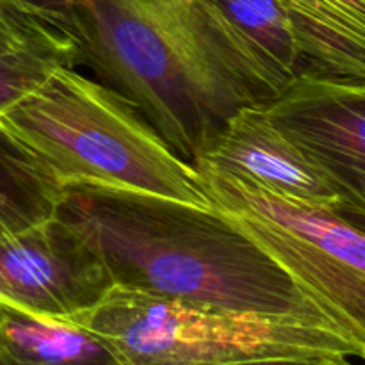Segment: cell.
Listing matches in <instances>:
<instances>
[{"instance_id":"cell-1","label":"cell","mask_w":365,"mask_h":365,"mask_svg":"<svg viewBox=\"0 0 365 365\" xmlns=\"http://www.w3.org/2000/svg\"><path fill=\"white\" fill-rule=\"evenodd\" d=\"M75 64L195 163L228 120L282 88L209 0H71Z\"/></svg>"},{"instance_id":"cell-2","label":"cell","mask_w":365,"mask_h":365,"mask_svg":"<svg viewBox=\"0 0 365 365\" xmlns=\"http://www.w3.org/2000/svg\"><path fill=\"white\" fill-rule=\"evenodd\" d=\"M56 214L96 250L114 285L228 312L287 317L349 335L214 207L107 185L68 184Z\"/></svg>"},{"instance_id":"cell-3","label":"cell","mask_w":365,"mask_h":365,"mask_svg":"<svg viewBox=\"0 0 365 365\" xmlns=\"http://www.w3.org/2000/svg\"><path fill=\"white\" fill-rule=\"evenodd\" d=\"M0 125L59 182L128 189L212 207L191 163L116 91L57 66L0 113Z\"/></svg>"},{"instance_id":"cell-4","label":"cell","mask_w":365,"mask_h":365,"mask_svg":"<svg viewBox=\"0 0 365 365\" xmlns=\"http://www.w3.org/2000/svg\"><path fill=\"white\" fill-rule=\"evenodd\" d=\"M109 342L128 365H225L287 356H359L365 342L287 317L228 312L114 285L71 317Z\"/></svg>"},{"instance_id":"cell-5","label":"cell","mask_w":365,"mask_h":365,"mask_svg":"<svg viewBox=\"0 0 365 365\" xmlns=\"http://www.w3.org/2000/svg\"><path fill=\"white\" fill-rule=\"evenodd\" d=\"M210 205L365 342V217L192 164Z\"/></svg>"},{"instance_id":"cell-6","label":"cell","mask_w":365,"mask_h":365,"mask_svg":"<svg viewBox=\"0 0 365 365\" xmlns=\"http://www.w3.org/2000/svg\"><path fill=\"white\" fill-rule=\"evenodd\" d=\"M113 287L96 250L57 214L0 237V307L68 321Z\"/></svg>"},{"instance_id":"cell-7","label":"cell","mask_w":365,"mask_h":365,"mask_svg":"<svg viewBox=\"0 0 365 365\" xmlns=\"http://www.w3.org/2000/svg\"><path fill=\"white\" fill-rule=\"evenodd\" d=\"M260 109L365 216V82L302 71Z\"/></svg>"},{"instance_id":"cell-8","label":"cell","mask_w":365,"mask_h":365,"mask_svg":"<svg viewBox=\"0 0 365 365\" xmlns=\"http://www.w3.org/2000/svg\"><path fill=\"white\" fill-rule=\"evenodd\" d=\"M192 164L253 182L289 198L356 214L334 182L269 123L260 106L235 113Z\"/></svg>"},{"instance_id":"cell-9","label":"cell","mask_w":365,"mask_h":365,"mask_svg":"<svg viewBox=\"0 0 365 365\" xmlns=\"http://www.w3.org/2000/svg\"><path fill=\"white\" fill-rule=\"evenodd\" d=\"M310 73L365 82V0H278Z\"/></svg>"},{"instance_id":"cell-10","label":"cell","mask_w":365,"mask_h":365,"mask_svg":"<svg viewBox=\"0 0 365 365\" xmlns=\"http://www.w3.org/2000/svg\"><path fill=\"white\" fill-rule=\"evenodd\" d=\"M0 365L128 364L81 324L0 307Z\"/></svg>"},{"instance_id":"cell-11","label":"cell","mask_w":365,"mask_h":365,"mask_svg":"<svg viewBox=\"0 0 365 365\" xmlns=\"http://www.w3.org/2000/svg\"><path fill=\"white\" fill-rule=\"evenodd\" d=\"M63 185L0 125V237L56 216Z\"/></svg>"},{"instance_id":"cell-12","label":"cell","mask_w":365,"mask_h":365,"mask_svg":"<svg viewBox=\"0 0 365 365\" xmlns=\"http://www.w3.org/2000/svg\"><path fill=\"white\" fill-rule=\"evenodd\" d=\"M284 84L305 70L291 18L278 0H209Z\"/></svg>"},{"instance_id":"cell-13","label":"cell","mask_w":365,"mask_h":365,"mask_svg":"<svg viewBox=\"0 0 365 365\" xmlns=\"http://www.w3.org/2000/svg\"><path fill=\"white\" fill-rule=\"evenodd\" d=\"M75 64V41L63 32L0 52V113L38 88L57 66Z\"/></svg>"},{"instance_id":"cell-14","label":"cell","mask_w":365,"mask_h":365,"mask_svg":"<svg viewBox=\"0 0 365 365\" xmlns=\"http://www.w3.org/2000/svg\"><path fill=\"white\" fill-rule=\"evenodd\" d=\"M0 7L38 18L73 39L71 0H0Z\"/></svg>"},{"instance_id":"cell-15","label":"cell","mask_w":365,"mask_h":365,"mask_svg":"<svg viewBox=\"0 0 365 365\" xmlns=\"http://www.w3.org/2000/svg\"><path fill=\"white\" fill-rule=\"evenodd\" d=\"M61 32L38 18L0 7V52Z\"/></svg>"},{"instance_id":"cell-16","label":"cell","mask_w":365,"mask_h":365,"mask_svg":"<svg viewBox=\"0 0 365 365\" xmlns=\"http://www.w3.org/2000/svg\"><path fill=\"white\" fill-rule=\"evenodd\" d=\"M225 365H353L348 356H287V359H257Z\"/></svg>"}]
</instances>
